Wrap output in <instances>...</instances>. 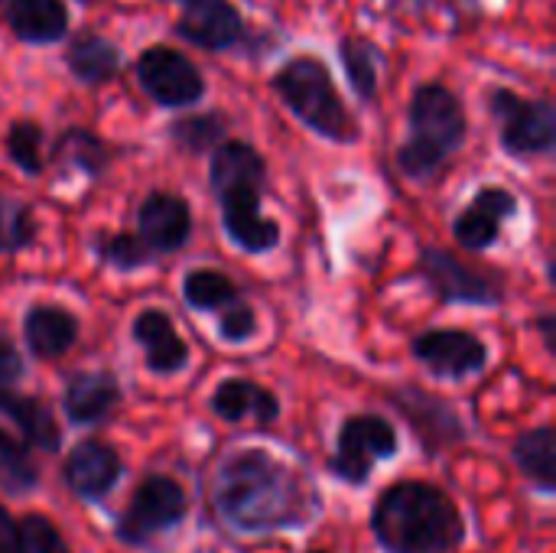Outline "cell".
<instances>
[{
  "instance_id": "1",
  "label": "cell",
  "mask_w": 556,
  "mask_h": 553,
  "mask_svg": "<svg viewBox=\"0 0 556 553\" xmlns=\"http://www.w3.org/2000/svg\"><path fill=\"white\" fill-rule=\"evenodd\" d=\"M215 505L241 531H274L303 525L313 499L280 460L264 450H244L218 469Z\"/></svg>"
},
{
  "instance_id": "2",
  "label": "cell",
  "mask_w": 556,
  "mask_h": 553,
  "mask_svg": "<svg viewBox=\"0 0 556 553\" xmlns=\"http://www.w3.org/2000/svg\"><path fill=\"white\" fill-rule=\"evenodd\" d=\"M375 538L391 553H450L463 541L456 502L427 482H394L371 515Z\"/></svg>"
},
{
  "instance_id": "3",
  "label": "cell",
  "mask_w": 556,
  "mask_h": 553,
  "mask_svg": "<svg viewBox=\"0 0 556 553\" xmlns=\"http://www.w3.org/2000/svg\"><path fill=\"white\" fill-rule=\"evenodd\" d=\"M267 179L264 156L241 140H228L212 153V192L222 202V222L231 241L251 254L280 241L277 222L261 215V189Z\"/></svg>"
},
{
  "instance_id": "4",
  "label": "cell",
  "mask_w": 556,
  "mask_h": 553,
  "mask_svg": "<svg viewBox=\"0 0 556 553\" xmlns=\"http://www.w3.org/2000/svg\"><path fill=\"white\" fill-rule=\"evenodd\" d=\"M463 140L466 111L459 98L443 85H424L410 101V140L397 150V166L414 179H427Z\"/></svg>"
},
{
  "instance_id": "5",
  "label": "cell",
  "mask_w": 556,
  "mask_h": 553,
  "mask_svg": "<svg viewBox=\"0 0 556 553\" xmlns=\"http://www.w3.org/2000/svg\"><path fill=\"white\" fill-rule=\"evenodd\" d=\"M274 88L287 101V108L319 137H329L339 143L355 140L358 127H355L352 114L345 111V104L332 85V75L323 62H316L309 55L287 62L274 75Z\"/></svg>"
},
{
  "instance_id": "6",
  "label": "cell",
  "mask_w": 556,
  "mask_h": 553,
  "mask_svg": "<svg viewBox=\"0 0 556 553\" xmlns=\"http://www.w3.org/2000/svg\"><path fill=\"white\" fill-rule=\"evenodd\" d=\"M186 508H189V499L176 479L147 476L134 489V495H130V502L117 521V538L124 544H147L160 531L179 525L186 518Z\"/></svg>"
},
{
  "instance_id": "7",
  "label": "cell",
  "mask_w": 556,
  "mask_h": 553,
  "mask_svg": "<svg viewBox=\"0 0 556 553\" xmlns=\"http://www.w3.org/2000/svg\"><path fill=\"white\" fill-rule=\"evenodd\" d=\"M397 453V430L375 414L349 417L339 430V447L332 460V473L349 486H365L375 463Z\"/></svg>"
},
{
  "instance_id": "8",
  "label": "cell",
  "mask_w": 556,
  "mask_h": 553,
  "mask_svg": "<svg viewBox=\"0 0 556 553\" xmlns=\"http://www.w3.org/2000/svg\"><path fill=\"white\" fill-rule=\"evenodd\" d=\"M492 114L502 124V147L515 156L547 153L556 140V111L551 101H525L521 95L498 88L492 95Z\"/></svg>"
},
{
  "instance_id": "9",
  "label": "cell",
  "mask_w": 556,
  "mask_h": 553,
  "mask_svg": "<svg viewBox=\"0 0 556 553\" xmlns=\"http://www.w3.org/2000/svg\"><path fill=\"white\" fill-rule=\"evenodd\" d=\"M137 78L143 91L163 108H189L205 95L202 72L169 46H150L137 59Z\"/></svg>"
},
{
  "instance_id": "10",
  "label": "cell",
  "mask_w": 556,
  "mask_h": 553,
  "mask_svg": "<svg viewBox=\"0 0 556 553\" xmlns=\"http://www.w3.org/2000/svg\"><path fill=\"white\" fill-rule=\"evenodd\" d=\"M414 355L440 378L479 375L489 362L485 342L463 329H430V332L417 336Z\"/></svg>"
},
{
  "instance_id": "11",
  "label": "cell",
  "mask_w": 556,
  "mask_h": 553,
  "mask_svg": "<svg viewBox=\"0 0 556 553\" xmlns=\"http://www.w3.org/2000/svg\"><path fill=\"white\" fill-rule=\"evenodd\" d=\"M137 228L143 244L153 254H166V251H179L189 241L192 231V212L186 205V199L173 196V192H150L140 202L137 212Z\"/></svg>"
},
{
  "instance_id": "12",
  "label": "cell",
  "mask_w": 556,
  "mask_h": 553,
  "mask_svg": "<svg viewBox=\"0 0 556 553\" xmlns=\"http://www.w3.org/2000/svg\"><path fill=\"white\" fill-rule=\"evenodd\" d=\"M424 274H427V280L433 284V290H437L443 300H450V303H482V306H492V303L502 300L498 287H495L485 274L466 267V264H463L459 257H453L450 251L430 248V251L424 254Z\"/></svg>"
},
{
  "instance_id": "13",
  "label": "cell",
  "mask_w": 556,
  "mask_h": 553,
  "mask_svg": "<svg viewBox=\"0 0 556 553\" xmlns=\"http://www.w3.org/2000/svg\"><path fill=\"white\" fill-rule=\"evenodd\" d=\"M515 212H518V199L502 186H489L453 222V235H456V241L463 248L485 251V248H492L498 241L502 222H508Z\"/></svg>"
},
{
  "instance_id": "14",
  "label": "cell",
  "mask_w": 556,
  "mask_h": 553,
  "mask_svg": "<svg viewBox=\"0 0 556 553\" xmlns=\"http://www.w3.org/2000/svg\"><path fill=\"white\" fill-rule=\"evenodd\" d=\"M176 33L202 49H228L241 39L244 23L228 0H186Z\"/></svg>"
},
{
  "instance_id": "15",
  "label": "cell",
  "mask_w": 556,
  "mask_h": 553,
  "mask_svg": "<svg viewBox=\"0 0 556 553\" xmlns=\"http://www.w3.org/2000/svg\"><path fill=\"white\" fill-rule=\"evenodd\" d=\"M62 476H65L68 489L75 495H81V499H101L121 479V456L108 443L85 440V443H78L65 456Z\"/></svg>"
},
{
  "instance_id": "16",
  "label": "cell",
  "mask_w": 556,
  "mask_h": 553,
  "mask_svg": "<svg viewBox=\"0 0 556 553\" xmlns=\"http://www.w3.org/2000/svg\"><path fill=\"white\" fill-rule=\"evenodd\" d=\"M134 339H137V345H143L147 368L156 375H173L189 362V349L179 339L169 313H163V310H143L134 319Z\"/></svg>"
},
{
  "instance_id": "17",
  "label": "cell",
  "mask_w": 556,
  "mask_h": 553,
  "mask_svg": "<svg viewBox=\"0 0 556 553\" xmlns=\"http://www.w3.org/2000/svg\"><path fill=\"white\" fill-rule=\"evenodd\" d=\"M212 411L228 420V424H241V420H257V424H274L280 414V404L274 398V391L244 381V378H228L215 388L212 394Z\"/></svg>"
},
{
  "instance_id": "18",
  "label": "cell",
  "mask_w": 556,
  "mask_h": 553,
  "mask_svg": "<svg viewBox=\"0 0 556 553\" xmlns=\"http://www.w3.org/2000/svg\"><path fill=\"white\" fill-rule=\"evenodd\" d=\"M3 20L26 42H55L68 33L65 0H7Z\"/></svg>"
},
{
  "instance_id": "19",
  "label": "cell",
  "mask_w": 556,
  "mask_h": 553,
  "mask_svg": "<svg viewBox=\"0 0 556 553\" xmlns=\"http://www.w3.org/2000/svg\"><path fill=\"white\" fill-rule=\"evenodd\" d=\"M23 336L33 355L59 359L78 339V319L62 306H33L23 319Z\"/></svg>"
},
{
  "instance_id": "20",
  "label": "cell",
  "mask_w": 556,
  "mask_h": 553,
  "mask_svg": "<svg viewBox=\"0 0 556 553\" xmlns=\"http://www.w3.org/2000/svg\"><path fill=\"white\" fill-rule=\"evenodd\" d=\"M121 401L117 378L108 372H88L75 375L65 388V414L75 424H98L104 420Z\"/></svg>"
},
{
  "instance_id": "21",
  "label": "cell",
  "mask_w": 556,
  "mask_h": 553,
  "mask_svg": "<svg viewBox=\"0 0 556 553\" xmlns=\"http://www.w3.org/2000/svg\"><path fill=\"white\" fill-rule=\"evenodd\" d=\"M0 417H7L13 424V430L29 447H39L46 453L59 450V427H55V420H52L46 404H39L33 398L10 394V391H0Z\"/></svg>"
},
{
  "instance_id": "22",
  "label": "cell",
  "mask_w": 556,
  "mask_h": 553,
  "mask_svg": "<svg viewBox=\"0 0 556 553\" xmlns=\"http://www.w3.org/2000/svg\"><path fill=\"white\" fill-rule=\"evenodd\" d=\"M68 68L85 85H104L121 68V49L98 33H81L68 46Z\"/></svg>"
},
{
  "instance_id": "23",
  "label": "cell",
  "mask_w": 556,
  "mask_h": 553,
  "mask_svg": "<svg viewBox=\"0 0 556 553\" xmlns=\"http://www.w3.org/2000/svg\"><path fill=\"white\" fill-rule=\"evenodd\" d=\"M515 460L521 466V473L541 489V492H554L556 486V440L551 427H538L518 437L515 443Z\"/></svg>"
},
{
  "instance_id": "24",
  "label": "cell",
  "mask_w": 556,
  "mask_h": 553,
  "mask_svg": "<svg viewBox=\"0 0 556 553\" xmlns=\"http://www.w3.org/2000/svg\"><path fill=\"white\" fill-rule=\"evenodd\" d=\"M339 52H342V65L349 72L352 88L358 91V98L371 101L378 95V62H381L378 49L362 36H349L339 42Z\"/></svg>"
},
{
  "instance_id": "25",
  "label": "cell",
  "mask_w": 556,
  "mask_h": 553,
  "mask_svg": "<svg viewBox=\"0 0 556 553\" xmlns=\"http://www.w3.org/2000/svg\"><path fill=\"white\" fill-rule=\"evenodd\" d=\"M182 297L192 310L212 313V310L231 306L238 300V287L218 271H192L182 280Z\"/></svg>"
},
{
  "instance_id": "26",
  "label": "cell",
  "mask_w": 556,
  "mask_h": 553,
  "mask_svg": "<svg viewBox=\"0 0 556 553\" xmlns=\"http://www.w3.org/2000/svg\"><path fill=\"white\" fill-rule=\"evenodd\" d=\"M55 156L62 163H72L78 169H85L88 176H98L104 173L108 166V147L91 134V130H81V127H72L59 137L55 143Z\"/></svg>"
},
{
  "instance_id": "27",
  "label": "cell",
  "mask_w": 556,
  "mask_h": 553,
  "mask_svg": "<svg viewBox=\"0 0 556 553\" xmlns=\"http://www.w3.org/2000/svg\"><path fill=\"white\" fill-rule=\"evenodd\" d=\"M36 238V222L26 202L0 196V251L13 254L23 251Z\"/></svg>"
},
{
  "instance_id": "28",
  "label": "cell",
  "mask_w": 556,
  "mask_h": 553,
  "mask_svg": "<svg viewBox=\"0 0 556 553\" xmlns=\"http://www.w3.org/2000/svg\"><path fill=\"white\" fill-rule=\"evenodd\" d=\"M7 153H10V160L23 173H29V176L42 173V166H46L42 163V127L33 124V121L10 124V130H7Z\"/></svg>"
},
{
  "instance_id": "29",
  "label": "cell",
  "mask_w": 556,
  "mask_h": 553,
  "mask_svg": "<svg viewBox=\"0 0 556 553\" xmlns=\"http://www.w3.org/2000/svg\"><path fill=\"white\" fill-rule=\"evenodd\" d=\"M98 254L121 271H137L153 261V251L143 244L140 235H108L98 241Z\"/></svg>"
},
{
  "instance_id": "30",
  "label": "cell",
  "mask_w": 556,
  "mask_h": 553,
  "mask_svg": "<svg viewBox=\"0 0 556 553\" xmlns=\"http://www.w3.org/2000/svg\"><path fill=\"white\" fill-rule=\"evenodd\" d=\"M20 553H72L62 531L42 518V515H29L20 521Z\"/></svg>"
},
{
  "instance_id": "31",
  "label": "cell",
  "mask_w": 556,
  "mask_h": 553,
  "mask_svg": "<svg viewBox=\"0 0 556 553\" xmlns=\"http://www.w3.org/2000/svg\"><path fill=\"white\" fill-rule=\"evenodd\" d=\"M0 473H3V479H7L13 489H26V486L36 482V473H33V466L26 463L23 443H20L16 437H10L3 427H0ZM10 486H7V489H10Z\"/></svg>"
},
{
  "instance_id": "32",
  "label": "cell",
  "mask_w": 556,
  "mask_h": 553,
  "mask_svg": "<svg viewBox=\"0 0 556 553\" xmlns=\"http://www.w3.org/2000/svg\"><path fill=\"white\" fill-rule=\"evenodd\" d=\"M173 137L192 150H205L212 143H218L222 137V121L215 114H192L173 124Z\"/></svg>"
},
{
  "instance_id": "33",
  "label": "cell",
  "mask_w": 556,
  "mask_h": 553,
  "mask_svg": "<svg viewBox=\"0 0 556 553\" xmlns=\"http://www.w3.org/2000/svg\"><path fill=\"white\" fill-rule=\"evenodd\" d=\"M218 332L222 339L228 342H248L254 332H257V316L248 303H235V306H225V316L218 323Z\"/></svg>"
},
{
  "instance_id": "34",
  "label": "cell",
  "mask_w": 556,
  "mask_h": 553,
  "mask_svg": "<svg viewBox=\"0 0 556 553\" xmlns=\"http://www.w3.org/2000/svg\"><path fill=\"white\" fill-rule=\"evenodd\" d=\"M20 375H23V359H20V352L0 336V388L13 385Z\"/></svg>"
},
{
  "instance_id": "35",
  "label": "cell",
  "mask_w": 556,
  "mask_h": 553,
  "mask_svg": "<svg viewBox=\"0 0 556 553\" xmlns=\"http://www.w3.org/2000/svg\"><path fill=\"white\" fill-rule=\"evenodd\" d=\"M0 553H20V521L0 505Z\"/></svg>"
},
{
  "instance_id": "36",
  "label": "cell",
  "mask_w": 556,
  "mask_h": 553,
  "mask_svg": "<svg viewBox=\"0 0 556 553\" xmlns=\"http://www.w3.org/2000/svg\"><path fill=\"white\" fill-rule=\"evenodd\" d=\"M316 553H323V551H316Z\"/></svg>"
}]
</instances>
